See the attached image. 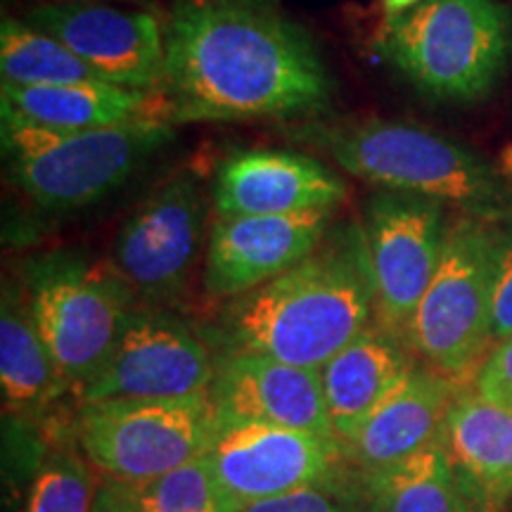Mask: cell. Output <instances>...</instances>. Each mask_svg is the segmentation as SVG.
Here are the masks:
<instances>
[{"mask_svg":"<svg viewBox=\"0 0 512 512\" xmlns=\"http://www.w3.org/2000/svg\"><path fill=\"white\" fill-rule=\"evenodd\" d=\"M375 323V290L363 226H332L302 264L230 299L221 316L226 351L320 370Z\"/></svg>","mask_w":512,"mask_h":512,"instance_id":"7a4b0ae2","label":"cell"},{"mask_svg":"<svg viewBox=\"0 0 512 512\" xmlns=\"http://www.w3.org/2000/svg\"><path fill=\"white\" fill-rule=\"evenodd\" d=\"M496 223L494 302H491V342L512 337V219Z\"/></svg>","mask_w":512,"mask_h":512,"instance_id":"4316f807","label":"cell"},{"mask_svg":"<svg viewBox=\"0 0 512 512\" xmlns=\"http://www.w3.org/2000/svg\"><path fill=\"white\" fill-rule=\"evenodd\" d=\"M297 138L380 190L430 197L486 221L510 211L508 183L482 155L411 121L344 119L304 126Z\"/></svg>","mask_w":512,"mask_h":512,"instance_id":"3957f363","label":"cell"},{"mask_svg":"<svg viewBox=\"0 0 512 512\" xmlns=\"http://www.w3.org/2000/svg\"><path fill=\"white\" fill-rule=\"evenodd\" d=\"M22 19L64 43L107 83L162 93L164 19L155 12L114 3H36Z\"/></svg>","mask_w":512,"mask_h":512,"instance_id":"4fadbf2b","label":"cell"},{"mask_svg":"<svg viewBox=\"0 0 512 512\" xmlns=\"http://www.w3.org/2000/svg\"><path fill=\"white\" fill-rule=\"evenodd\" d=\"M375 323L406 339L413 316L437 275L448 235L446 204L406 192L377 190L363 207ZM411 344V342H408Z\"/></svg>","mask_w":512,"mask_h":512,"instance_id":"30bf717a","label":"cell"},{"mask_svg":"<svg viewBox=\"0 0 512 512\" xmlns=\"http://www.w3.org/2000/svg\"><path fill=\"white\" fill-rule=\"evenodd\" d=\"M413 368L406 339L370 323L320 368L325 406L339 444H349L370 413Z\"/></svg>","mask_w":512,"mask_h":512,"instance_id":"d6986e66","label":"cell"},{"mask_svg":"<svg viewBox=\"0 0 512 512\" xmlns=\"http://www.w3.org/2000/svg\"><path fill=\"white\" fill-rule=\"evenodd\" d=\"M95 512H228L207 456L150 482H112L98 494Z\"/></svg>","mask_w":512,"mask_h":512,"instance_id":"cb8c5ba5","label":"cell"},{"mask_svg":"<svg viewBox=\"0 0 512 512\" xmlns=\"http://www.w3.org/2000/svg\"><path fill=\"white\" fill-rule=\"evenodd\" d=\"M162 95L171 126L311 119L335 81L311 36L275 10L176 0L164 19Z\"/></svg>","mask_w":512,"mask_h":512,"instance_id":"6da1fadb","label":"cell"},{"mask_svg":"<svg viewBox=\"0 0 512 512\" xmlns=\"http://www.w3.org/2000/svg\"><path fill=\"white\" fill-rule=\"evenodd\" d=\"M3 119L48 131H93L138 121H166L162 93L133 91L107 81L24 88L3 83ZM169 124V121H166Z\"/></svg>","mask_w":512,"mask_h":512,"instance_id":"ac0fdd59","label":"cell"},{"mask_svg":"<svg viewBox=\"0 0 512 512\" xmlns=\"http://www.w3.org/2000/svg\"><path fill=\"white\" fill-rule=\"evenodd\" d=\"M363 479L373 512H482L486 505L444 439L401 463L363 472Z\"/></svg>","mask_w":512,"mask_h":512,"instance_id":"ffe728a7","label":"cell"},{"mask_svg":"<svg viewBox=\"0 0 512 512\" xmlns=\"http://www.w3.org/2000/svg\"><path fill=\"white\" fill-rule=\"evenodd\" d=\"M475 392L512 411V337L496 344L484 358L475 375Z\"/></svg>","mask_w":512,"mask_h":512,"instance_id":"83f0119b","label":"cell"},{"mask_svg":"<svg viewBox=\"0 0 512 512\" xmlns=\"http://www.w3.org/2000/svg\"><path fill=\"white\" fill-rule=\"evenodd\" d=\"M27 294L57 373L76 399L93 380L136 299L110 261L50 254L27 268Z\"/></svg>","mask_w":512,"mask_h":512,"instance_id":"52a82bcc","label":"cell"},{"mask_svg":"<svg viewBox=\"0 0 512 512\" xmlns=\"http://www.w3.org/2000/svg\"><path fill=\"white\" fill-rule=\"evenodd\" d=\"M216 430L209 394L81 403L74 418L81 453L114 482H150L195 463L209 453Z\"/></svg>","mask_w":512,"mask_h":512,"instance_id":"8992f818","label":"cell"},{"mask_svg":"<svg viewBox=\"0 0 512 512\" xmlns=\"http://www.w3.org/2000/svg\"><path fill=\"white\" fill-rule=\"evenodd\" d=\"M0 389L8 413L31 415L67 392L55 358L38 330L29 294L5 283L0 304Z\"/></svg>","mask_w":512,"mask_h":512,"instance_id":"44dd1931","label":"cell"},{"mask_svg":"<svg viewBox=\"0 0 512 512\" xmlns=\"http://www.w3.org/2000/svg\"><path fill=\"white\" fill-rule=\"evenodd\" d=\"M332 214L216 216L204 252V290L216 299H235L271 283L320 245L332 228Z\"/></svg>","mask_w":512,"mask_h":512,"instance_id":"5bb4252c","label":"cell"},{"mask_svg":"<svg viewBox=\"0 0 512 512\" xmlns=\"http://www.w3.org/2000/svg\"><path fill=\"white\" fill-rule=\"evenodd\" d=\"M174 136L166 121H138L93 131H48L3 119L10 181L36 207L69 214L119 190Z\"/></svg>","mask_w":512,"mask_h":512,"instance_id":"5b68a950","label":"cell"},{"mask_svg":"<svg viewBox=\"0 0 512 512\" xmlns=\"http://www.w3.org/2000/svg\"><path fill=\"white\" fill-rule=\"evenodd\" d=\"M347 185L318 159L290 150H235L211 183L214 216H283L335 211Z\"/></svg>","mask_w":512,"mask_h":512,"instance_id":"2e32d148","label":"cell"},{"mask_svg":"<svg viewBox=\"0 0 512 512\" xmlns=\"http://www.w3.org/2000/svg\"><path fill=\"white\" fill-rule=\"evenodd\" d=\"M344 458L337 439L266 422L221 425L207 453L228 512L325 482Z\"/></svg>","mask_w":512,"mask_h":512,"instance_id":"7c38bea8","label":"cell"},{"mask_svg":"<svg viewBox=\"0 0 512 512\" xmlns=\"http://www.w3.org/2000/svg\"><path fill=\"white\" fill-rule=\"evenodd\" d=\"M238 512H373V505L363 472L349 477L347 472L339 470L325 482L306 486L294 494L245 505Z\"/></svg>","mask_w":512,"mask_h":512,"instance_id":"484cf974","label":"cell"},{"mask_svg":"<svg viewBox=\"0 0 512 512\" xmlns=\"http://www.w3.org/2000/svg\"><path fill=\"white\" fill-rule=\"evenodd\" d=\"M444 441L486 503H501L512 494V411L477 392H458Z\"/></svg>","mask_w":512,"mask_h":512,"instance_id":"7402d4cb","label":"cell"},{"mask_svg":"<svg viewBox=\"0 0 512 512\" xmlns=\"http://www.w3.org/2000/svg\"><path fill=\"white\" fill-rule=\"evenodd\" d=\"M496 223L463 214L448 226L437 275L408 330L411 347L451 380L479 370L494 344Z\"/></svg>","mask_w":512,"mask_h":512,"instance_id":"ba28073f","label":"cell"},{"mask_svg":"<svg viewBox=\"0 0 512 512\" xmlns=\"http://www.w3.org/2000/svg\"><path fill=\"white\" fill-rule=\"evenodd\" d=\"M211 3L233 5V8H247V10H275L278 0H211Z\"/></svg>","mask_w":512,"mask_h":512,"instance_id":"f1b7e54d","label":"cell"},{"mask_svg":"<svg viewBox=\"0 0 512 512\" xmlns=\"http://www.w3.org/2000/svg\"><path fill=\"white\" fill-rule=\"evenodd\" d=\"M214 375L216 358L185 320L155 306H133L79 401L185 399L209 394Z\"/></svg>","mask_w":512,"mask_h":512,"instance_id":"8fae6325","label":"cell"},{"mask_svg":"<svg viewBox=\"0 0 512 512\" xmlns=\"http://www.w3.org/2000/svg\"><path fill=\"white\" fill-rule=\"evenodd\" d=\"M88 465L74 448L55 451L31 479L22 512H95L98 484Z\"/></svg>","mask_w":512,"mask_h":512,"instance_id":"d4e9b609","label":"cell"},{"mask_svg":"<svg viewBox=\"0 0 512 512\" xmlns=\"http://www.w3.org/2000/svg\"><path fill=\"white\" fill-rule=\"evenodd\" d=\"M38 3H143V0H38Z\"/></svg>","mask_w":512,"mask_h":512,"instance_id":"4dcf8cb0","label":"cell"},{"mask_svg":"<svg viewBox=\"0 0 512 512\" xmlns=\"http://www.w3.org/2000/svg\"><path fill=\"white\" fill-rule=\"evenodd\" d=\"M209 399L219 427L266 422L335 439L320 370L245 351H226L216 361Z\"/></svg>","mask_w":512,"mask_h":512,"instance_id":"9a60e30c","label":"cell"},{"mask_svg":"<svg viewBox=\"0 0 512 512\" xmlns=\"http://www.w3.org/2000/svg\"><path fill=\"white\" fill-rule=\"evenodd\" d=\"M375 46L415 91L439 102L484 100L512 62V12L501 0H422L384 17Z\"/></svg>","mask_w":512,"mask_h":512,"instance_id":"277c9868","label":"cell"},{"mask_svg":"<svg viewBox=\"0 0 512 512\" xmlns=\"http://www.w3.org/2000/svg\"><path fill=\"white\" fill-rule=\"evenodd\" d=\"M207 221L202 178L176 171L121 223L110 264L136 302L159 309L183 297L200 261Z\"/></svg>","mask_w":512,"mask_h":512,"instance_id":"9c48e42d","label":"cell"},{"mask_svg":"<svg viewBox=\"0 0 512 512\" xmlns=\"http://www.w3.org/2000/svg\"><path fill=\"white\" fill-rule=\"evenodd\" d=\"M380 3H382L384 17H396L415 8V5H420L422 0H380Z\"/></svg>","mask_w":512,"mask_h":512,"instance_id":"f546056e","label":"cell"},{"mask_svg":"<svg viewBox=\"0 0 512 512\" xmlns=\"http://www.w3.org/2000/svg\"><path fill=\"white\" fill-rule=\"evenodd\" d=\"M458 392L456 380L413 363L356 437L342 446L344 456L363 472H373L439 444Z\"/></svg>","mask_w":512,"mask_h":512,"instance_id":"e0dca14e","label":"cell"},{"mask_svg":"<svg viewBox=\"0 0 512 512\" xmlns=\"http://www.w3.org/2000/svg\"><path fill=\"white\" fill-rule=\"evenodd\" d=\"M0 76L3 83L24 88L105 81L57 38L12 15L0 22Z\"/></svg>","mask_w":512,"mask_h":512,"instance_id":"603a6c76","label":"cell"}]
</instances>
